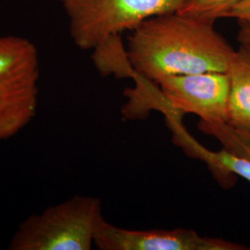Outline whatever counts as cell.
<instances>
[{
  "mask_svg": "<svg viewBox=\"0 0 250 250\" xmlns=\"http://www.w3.org/2000/svg\"><path fill=\"white\" fill-rule=\"evenodd\" d=\"M129 37L134 71L157 83L172 75L226 72L234 49L212 22L172 12L146 20Z\"/></svg>",
  "mask_w": 250,
  "mask_h": 250,
  "instance_id": "cell-1",
  "label": "cell"
},
{
  "mask_svg": "<svg viewBox=\"0 0 250 250\" xmlns=\"http://www.w3.org/2000/svg\"><path fill=\"white\" fill-rule=\"evenodd\" d=\"M98 197L75 195L19 224L9 250H90L103 219Z\"/></svg>",
  "mask_w": 250,
  "mask_h": 250,
  "instance_id": "cell-2",
  "label": "cell"
},
{
  "mask_svg": "<svg viewBox=\"0 0 250 250\" xmlns=\"http://www.w3.org/2000/svg\"><path fill=\"white\" fill-rule=\"evenodd\" d=\"M40 61L25 37L0 36V142L22 131L36 117Z\"/></svg>",
  "mask_w": 250,
  "mask_h": 250,
  "instance_id": "cell-3",
  "label": "cell"
},
{
  "mask_svg": "<svg viewBox=\"0 0 250 250\" xmlns=\"http://www.w3.org/2000/svg\"><path fill=\"white\" fill-rule=\"evenodd\" d=\"M74 44L94 49L108 37L134 31L147 19L177 12L185 0H59Z\"/></svg>",
  "mask_w": 250,
  "mask_h": 250,
  "instance_id": "cell-4",
  "label": "cell"
},
{
  "mask_svg": "<svg viewBox=\"0 0 250 250\" xmlns=\"http://www.w3.org/2000/svg\"><path fill=\"white\" fill-rule=\"evenodd\" d=\"M170 110L212 124H228L230 80L226 72L172 75L156 83Z\"/></svg>",
  "mask_w": 250,
  "mask_h": 250,
  "instance_id": "cell-5",
  "label": "cell"
},
{
  "mask_svg": "<svg viewBox=\"0 0 250 250\" xmlns=\"http://www.w3.org/2000/svg\"><path fill=\"white\" fill-rule=\"evenodd\" d=\"M94 244L100 250H249L222 238L200 236L193 230H128L107 223L105 218L96 229Z\"/></svg>",
  "mask_w": 250,
  "mask_h": 250,
  "instance_id": "cell-6",
  "label": "cell"
},
{
  "mask_svg": "<svg viewBox=\"0 0 250 250\" xmlns=\"http://www.w3.org/2000/svg\"><path fill=\"white\" fill-rule=\"evenodd\" d=\"M226 73L230 80L229 120L233 129L250 134V51L240 46Z\"/></svg>",
  "mask_w": 250,
  "mask_h": 250,
  "instance_id": "cell-7",
  "label": "cell"
},
{
  "mask_svg": "<svg viewBox=\"0 0 250 250\" xmlns=\"http://www.w3.org/2000/svg\"><path fill=\"white\" fill-rule=\"evenodd\" d=\"M179 144L184 146L188 153L190 152L193 156L207 162L211 170L219 171L218 174L222 175V180L230 182V179L233 175H238L250 182V159L235 155L224 147L220 151L208 150L187 134L181 138Z\"/></svg>",
  "mask_w": 250,
  "mask_h": 250,
  "instance_id": "cell-8",
  "label": "cell"
},
{
  "mask_svg": "<svg viewBox=\"0 0 250 250\" xmlns=\"http://www.w3.org/2000/svg\"><path fill=\"white\" fill-rule=\"evenodd\" d=\"M93 61L102 75L114 74L116 77H132L134 68L129 61L121 35L110 36L93 49Z\"/></svg>",
  "mask_w": 250,
  "mask_h": 250,
  "instance_id": "cell-9",
  "label": "cell"
},
{
  "mask_svg": "<svg viewBox=\"0 0 250 250\" xmlns=\"http://www.w3.org/2000/svg\"><path fill=\"white\" fill-rule=\"evenodd\" d=\"M198 128L219 140L226 150L250 160V134L237 131L228 124H212L204 121L199 122Z\"/></svg>",
  "mask_w": 250,
  "mask_h": 250,
  "instance_id": "cell-10",
  "label": "cell"
},
{
  "mask_svg": "<svg viewBox=\"0 0 250 250\" xmlns=\"http://www.w3.org/2000/svg\"><path fill=\"white\" fill-rule=\"evenodd\" d=\"M240 0H185L179 14L214 23Z\"/></svg>",
  "mask_w": 250,
  "mask_h": 250,
  "instance_id": "cell-11",
  "label": "cell"
},
{
  "mask_svg": "<svg viewBox=\"0 0 250 250\" xmlns=\"http://www.w3.org/2000/svg\"><path fill=\"white\" fill-rule=\"evenodd\" d=\"M224 18L235 19L238 22H245L250 25V0L237 2L224 14Z\"/></svg>",
  "mask_w": 250,
  "mask_h": 250,
  "instance_id": "cell-12",
  "label": "cell"
},
{
  "mask_svg": "<svg viewBox=\"0 0 250 250\" xmlns=\"http://www.w3.org/2000/svg\"><path fill=\"white\" fill-rule=\"evenodd\" d=\"M240 30L238 32L237 41L240 46L247 48L250 51V25L245 22H239Z\"/></svg>",
  "mask_w": 250,
  "mask_h": 250,
  "instance_id": "cell-13",
  "label": "cell"
}]
</instances>
